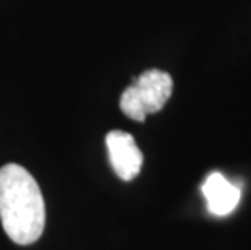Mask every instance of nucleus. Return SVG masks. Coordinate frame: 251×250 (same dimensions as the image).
I'll list each match as a JSON object with an SVG mask.
<instances>
[{
    "instance_id": "f257e3e1",
    "label": "nucleus",
    "mask_w": 251,
    "mask_h": 250,
    "mask_svg": "<svg viewBox=\"0 0 251 250\" xmlns=\"http://www.w3.org/2000/svg\"><path fill=\"white\" fill-rule=\"evenodd\" d=\"M0 220L18 246H31L44 232L46 203L36 179L20 164L0 167Z\"/></svg>"
},
{
    "instance_id": "f03ea898",
    "label": "nucleus",
    "mask_w": 251,
    "mask_h": 250,
    "mask_svg": "<svg viewBox=\"0 0 251 250\" xmlns=\"http://www.w3.org/2000/svg\"><path fill=\"white\" fill-rule=\"evenodd\" d=\"M174 82L167 72L151 68L141 73L120 98V109L126 117L144 122L148 114L159 112L172 96Z\"/></svg>"
},
{
    "instance_id": "7ed1b4c3",
    "label": "nucleus",
    "mask_w": 251,
    "mask_h": 250,
    "mask_svg": "<svg viewBox=\"0 0 251 250\" xmlns=\"http://www.w3.org/2000/svg\"><path fill=\"white\" fill-rule=\"evenodd\" d=\"M112 169L122 180L130 182L136 177L143 166V153L133 135L122 130H112L105 137Z\"/></svg>"
},
{
    "instance_id": "20e7f679",
    "label": "nucleus",
    "mask_w": 251,
    "mask_h": 250,
    "mask_svg": "<svg viewBox=\"0 0 251 250\" xmlns=\"http://www.w3.org/2000/svg\"><path fill=\"white\" fill-rule=\"evenodd\" d=\"M202 195L207 201V210L216 216H226L237 208L240 201V187L227 180L221 172H212L202 184Z\"/></svg>"
}]
</instances>
